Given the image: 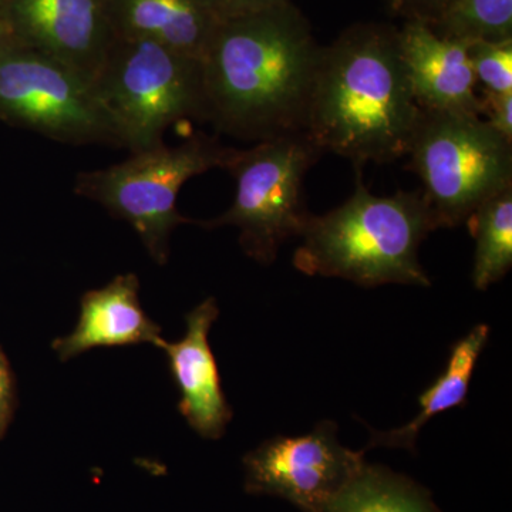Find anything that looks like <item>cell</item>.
<instances>
[{
	"label": "cell",
	"instance_id": "cell-20",
	"mask_svg": "<svg viewBox=\"0 0 512 512\" xmlns=\"http://www.w3.org/2000/svg\"><path fill=\"white\" fill-rule=\"evenodd\" d=\"M478 114L497 133L512 141V93L478 89Z\"/></svg>",
	"mask_w": 512,
	"mask_h": 512
},
{
	"label": "cell",
	"instance_id": "cell-8",
	"mask_svg": "<svg viewBox=\"0 0 512 512\" xmlns=\"http://www.w3.org/2000/svg\"><path fill=\"white\" fill-rule=\"evenodd\" d=\"M0 120L59 143L120 147L92 80L15 37L0 47Z\"/></svg>",
	"mask_w": 512,
	"mask_h": 512
},
{
	"label": "cell",
	"instance_id": "cell-3",
	"mask_svg": "<svg viewBox=\"0 0 512 512\" xmlns=\"http://www.w3.org/2000/svg\"><path fill=\"white\" fill-rule=\"evenodd\" d=\"M421 191L377 197L356 170L352 197L335 210L311 215L293 265L308 276L340 278L366 288L431 285L420 264L421 242L434 231Z\"/></svg>",
	"mask_w": 512,
	"mask_h": 512
},
{
	"label": "cell",
	"instance_id": "cell-1",
	"mask_svg": "<svg viewBox=\"0 0 512 512\" xmlns=\"http://www.w3.org/2000/svg\"><path fill=\"white\" fill-rule=\"evenodd\" d=\"M322 47L292 2L222 20L201 60L204 120L256 143L305 133Z\"/></svg>",
	"mask_w": 512,
	"mask_h": 512
},
{
	"label": "cell",
	"instance_id": "cell-10",
	"mask_svg": "<svg viewBox=\"0 0 512 512\" xmlns=\"http://www.w3.org/2000/svg\"><path fill=\"white\" fill-rule=\"evenodd\" d=\"M12 35L94 79L114 32L110 0H6Z\"/></svg>",
	"mask_w": 512,
	"mask_h": 512
},
{
	"label": "cell",
	"instance_id": "cell-6",
	"mask_svg": "<svg viewBox=\"0 0 512 512\" xmlns=\"http://www.w3.org/2000/svg\"><path fill=\"white\" fill-rule=\"evenodd\" d=\"M407 156L436 229L467 222L512 185V141L474 114L423 110Z\"/></svg>",
	"mask_w": 512,
	"mask_h": 512
},
{
	"label": "cell",
	"instance_id": "cell-18",
	"mask_svg": "<svg viewBox=\"0 0 512 512\" xmlns=\"http://www.w3.org/2000/svg\"><path fill=\"white\" fill-rule=\"evenodd\" d=\"M437 35L461 42L512 39V0H453L429 25Z\"/></svg>",
	"mask_w": 512,
	"mask_h": 512
},
{
	"label": "cell",
	"instance_id": "cell-14",
	"mask_svg": "<svg viewBox=\"0 0 512 512\" xmlns=\"http://www.w3.org/2000/svg\"><path fill=\"white\" fill-rule=\"evenodd\" d=\"M116 39L153 40L202 60L222 18L210 0H110Z\"/></svg>",
	"mask_w": 512,
	"mask_h": 512
},
{
	"label": "cell",
	"instance_id": "cell-7",
	"mask_svg": "<svg viewBox=\"0 0 512 512\" xmlns=\"http://www.w3.org/2000/svg\"><path fill=\"white\" fill-rule=\"evenodd\" d=\"M323 151L306 133L259 141L248 150L231 148L224 170L234 177L231 207L202 228L234 227L242 251L271 265L289 239L299 238L311 218L303 200V184Z\"/></svg>",
	"mask_w": 512,
	"mask_h": 512
},
{
	"label": "cell",
	"instance_id": "cell-17",
	"mask_svg": "<svg viewBox=\"0 0 512 512\" xmlns=\"http://www.w3.org/2000/svg\"><path fill=\"white\" fill-rule=\"evenodd\" d=\"M467 224L476 239L471 279L474 288L485 291L512 266V185L484 202Z\"/></svg>",
	"mask_w": 512,
	"mask_h": 512
},
{
	"label": "cell",
	"instance_id": "cell-23",
	"mask_svg": "<svg viewBox=\"0 0 512 512\" xmlns=\"http://www.w3.org/2000/svg\"><path fill=\"white\" fill-rule=\"evenodd\" d=\"M15 403V387L12 372L5 355L0 352V437L8 429Z\"/></svg>",
	"mask_w": 512,
	"mask_h": 512
},
{
	"label": "cell",
	"instance_id": "cell-15",
	"mask_svg": "<svg viewBox=\"0 0 512 512\" xmlns=\"http://www.w3.org/2000/svg\"><path fill=\"white\" fill-rule=\"evenodd\" d=\"M490 338V326L481 323L470 330L463 339L457 340L451 348L446 369L429 390L419 397L420 412L406 426L396 430H372L367 448L389 447L416 450L420 430L433 417L463 406L467 400L470 382L473 379L478 359Z\"/></svg>",
	"mask_w": 512,
	"mask_h": 512
},
{
	"label": "cell",
	"instance_id": "cell-12",
	"mask_svg": "<svg viewBox=\"0 0 512 512\" xmlns=\"http://www.w3.org/2000/svg\"><path fill=\"white\" fill-rule=\"evenodd\" d=\"M468 45L437 35L419 20L404 22L399 29L400 55L421 109L480 116Z\"/></svg>",
	"mask_w": 512,
	"mask_h": 512
},
{
	"label": "cell",
	"instance_id": "cell-21",
	"mask_svg": "<svg viewBox=\"0 0 512 512\" xmlns=\"http://www.w3.org/2000/svg\"><path fill=\"white\" fill-rule=\"evenodd\" d=\"M390 9L406 20H419L431 25L453 0H387Z\"/></svg>",
	"mask_w": 512,
	"mask_h": 512
},
{
	"label": "cell",
	"instance_id": "cell-13",
	"mask_svg": "<svg viewBox=\"0 0 512 512\" xmlns=\"http://www.w3.org/2000/svg\"><path fill=\"white\" fill-rule=\"evenodd\" d=\"M161 328L144 312L136 274L117 275L103 288L80 299L79 318L69 335L53 340L60 362H69L97 348L147 345L160 348Z\"/></svg>",
	"mask_w": 512,
	"mask_h": 512
},
{
	"label": "cell",
	"instance_id": "cell-11",
	"mask_svg": "<svg viewBox=\"0 0 512 512\" xmlns=\"http://www.w3.org/2000/svg\"><path fill=\"white\" fill-rule=\"evenodd\" d=\"M218 316L215 298L205 299L185 316L183 338L177 342L164 339L158 348L167 356L171 376L180 390V413L198 436L210 440L221 439L234 416L210 343Z\"/></svg>",
	"mask_w": 512,
	"mask_h": 512
},
{
	"label": "cell",
	"instance_id": "cell-19",
	"mask_svg": "<svg viewBox=\"0 0 512 512\" xmlns=\"http://www.w3.org/2000/svg\"><path fill=\"white\" fill-rule=\"evenodd\" d=\"M471 66L481 89L512 93V39L504 42H473L468 45Z\"/></svg>",
	"mask_w": 512,
	"mask_h": 512
},
{
	"label": "cell",
	"instance_id": "cell-4",
	"mask_svg": "<svg viewBox=\"0 0 512 512\" xmlns=\"http://www.w3.org/2000/svg\"><path fill=\"white\" fill-rule=\"evenodd\" d=\"M120 147L161 146L177 121L204 120L201 62L146 39H114L93 79Z\"/></svg>",
	"mask_w": 512,
	"mask_h": 512
},
{
	"label": "cell",
	"instance_id": "cell-2",
	"mask_svg": "<svg viewBox=\"0 0 512 512\" xmlns=\"http://www.w3.org/2000/svg\"><path fill=\"white\" fill-rule=\"evenodd\" d=\"M423 109L414 99L399 29L357 23L322 47L305 133L325 153L386 164L409 153Z\"/></svg>",
	"mask_w": 512,
	"mask_h": 512
},
{
	"label": "cell",
	"instance_id": "cell-22",
	"mask_svg": "<svg viewBox=\"0 0 512 512\" xmlns=\"http://www.w3.org/2000/svg\"><path fill=\"white\" fill-rule=\"evenodd\" d=\"M222 20L261 12V10L284 5L292 0H210Z\"/></svg>",
	"mask_w": 512,
	"mask_h": 512
},
{
	"label": "cell",
	"instance_id": "cell-16",
	"mask_svg": "<svg viewBox=\"0 0 512 512\" xmlns=\"http://www.w3.org/2000/svg\"><path fill=\"white\" fill-rule=\"evenodd\" d=\"M322 512H443L413 478L379 464H363Z\"/></svg>",
	"mask_w": 512,
	"mask_h": 512
},
{
	"label": "cell",
	"instance_id": "cell-5",
	"mask_svg": "<svg viewBox=\"0 0 512 512\" xmlns=\"http://www.w3.org/2000/svg\"><path fill=\"white\" fill-rule=\"evenodd\" d=\"M231 148L200 134L180 146L148 148L123 163L77 175L74 192L128 222L158 265L170 256L174 229L195 221L177 208L181 188L192 177L227 164Z\"/></svg>",
	"mask_w": 512,
	"mask_h": 512
},
{
	"label": "cell",
	"instance_id": "cell-9",
	"mask_svg": "<svg viewBox=\"0 0 512 512\" xmlns=\"http://www.w3.org/2000/svg\"><path fill=\"white\" fill-rule=\"evenodd\" d=\"M365 463V451L343 446L336 423L320 421L305 436H276L249 451L245 491L282 498L301 512H322Z\"/></svg>",
	"mask_w": 512,
	"mask_h": 512
},
{
	"label": "cell",
	"instance_id": "cell-24",
	"mask_svg": "<svg viewBox=\"0 0 512 512\" xmlns=\"http://www.w3.org/2000/svg\"><path fill=\"white\" fill-rule=\"evenodd\" d=\"M12 29L8 18V9H6V0H0V47L12 39Z\"/></svg>",
	"mask_w": 512,
	"mask_h": 512
}]
</instances>
